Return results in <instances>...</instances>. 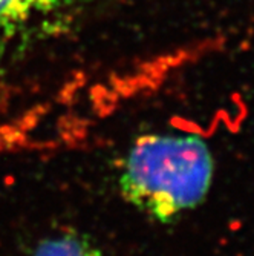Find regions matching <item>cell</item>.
<instances>
[{
  "instance_id": "3",
  "label": "cell",
  "mask_w": 254,
  "mask_h": 256,
  "mask_svg": "<svg viewBox=\"0 0 254 256\" xmlns=\"http://www.w3.org/2000/svg\"><path fill=\"white\" fill-rule=\"evenodd\" d=\"M32 256H104L103 252L92 246L86 238L66 234L57 238L41 241Z\"/></svg>"
},
{
  "instance_id": "2",
  "label": "cell",
  "mask_w": 254,
  "mask_h": 256,
  "mask_svg": "<svg viewBox=\"0 0 254 256\" xmlns=\"http://www.w3.org/2000/svg\"><path fill=\"white\" fill-rule=\"evenodd\" d=\"M64 4L66 0H0V34L9 36L38 25Z\"/></svg>"
},
{
  "instance_id": "1",
  "label": "cell",
  "mask_w": 254,
  "mask_h": 256,
  "mask_svg": "<svg viewBox=\"0 0 254 256\" xmlns=\"http://www.w3.org/2000/svg\"><path fill=\"white\" fill-rule=\"evenodd\" d=\"M215 175L212 150L199 135H143L132 144L118 180L123 198L158 222L201 206Z\"/></svg>"
}]
</instances>
